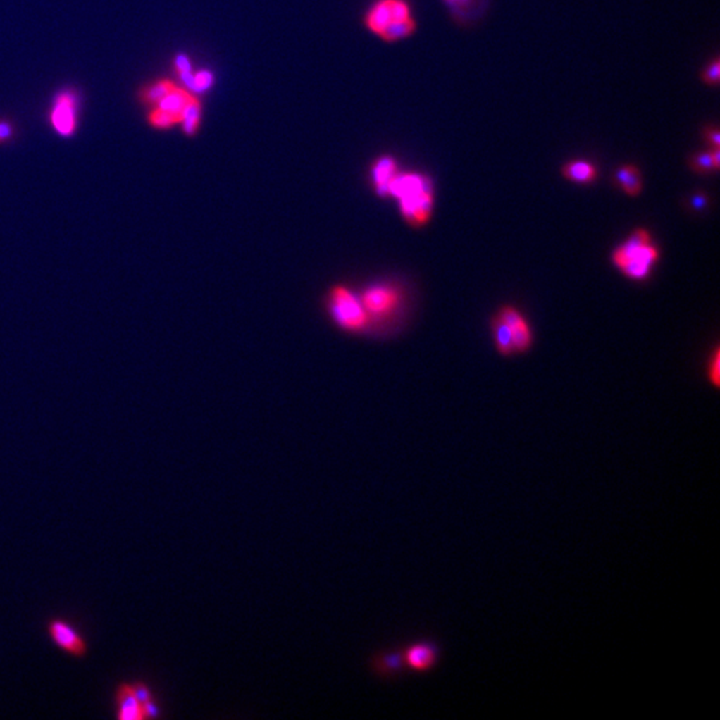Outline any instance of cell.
Masks as SVG:
<instances>
[{
	"instance_id": "obj_9",
	"label": "cell",
	"mask_w": 720,
	"mask_h": 720,
	"mask_svg": "<svg viewBox=\"0 0 720 720\" xmlns=\"http://www.w3.org/2000/svg\"><path fill=\"white\" fill-rule=\"evenodd\" d=\"M397 175V163L391 158H383L375 164L373 170V186L376 194L385 198L388 194V185Z\"/></svg>"
},
{
	"instance_id": "obj_8",
	"label": "cell",
	"mask_w": 720,
	"mask_h": 720,
	"mask_svg": "<svg viewBox=\"0 0 720 720\" xmlns=\"http://www.w3.org/2000/svg\"><path fill=\"white\" fill-rule=\"evenodd\" d=\"M116 705H118V718L119 719H144L143 705L137 700L134 688H132V684L123 683L118 687Z\"/></svg>"
},
{
	"instance_id": "obj_4",
	"label": "cell",
	"mask_w": 720,
	"mask_h": 720,
	"mask_svg": "<svg viewBox=\"0 0 720 720\" xmlns=\"http://www.w3.org/2000/svg\"><path fill=\"white\" fill-rule=\"evenodd\" d=\"M659 261V249L646 230H636L614 251L612 261L633 280H645Z\"/></svg>"
},
{
	"instance_id": "obj_6",
	"label": "cell",
	"mask_w": 720,
	"mask_h": 720,
	"mask_svg": "<svg viewBox=\"0 0 720 720\" xmlns=\"http://www.w3.org/2000/svg\"><path fill=\"white\" fill-rule=\"evenodd\" d=\"M49 633L56 646L74 655L75 658H83L87 654L86 640L68 621L62 619L51 621L49 623Z\"/></svg>"
},
{
	"instance_id": "obj_5",
	"label": "cell",
	"mask_w": 720,
	"mask_h": 720,
	"mask_svg": "<svg viewBox=\"0 0 720 720\" xmlns=\"http://www.w3.org/2000/svg\"><path fill=\"white\" fill-rule=\"evenodd\" d=\"M79 111H80L79 94L73 88L59 91L55 95L51 106L49 116L51 127L61 137H74L79 125Z\"/></svg>"
},
{
	"instance_id": "obj_19",
	"label": "cell",
	"mask_w": 720,
	"mask_h": 720,
	"mask_svg": "<svg viewBox=\"0 0 720 720\" xmlns=\"http://www.w3.org/2000/svg\"><path fill=\"white\" fill-rule=\"evenodd\" d=\"M412 30H414V22H412L410 18H409V19H406V20L391 22V23L387 25L385 30L380 32V35L385 37V39L394 40V39H399V37H407V35H410Z\"/></svg>"
},
{
	"instance_id": "obj_10",
	"label": "cell",
	"mask_w": 720,
	"mask_h": 720,
	"mask_svg": "<svg viewBox=\"0 0 720 720\" xmlns=\"http://www.w3.org/2000/svg\"><path fill=\"white\" fill-rule=\"evenodd\" d=\"M491 328H492V336H494L495 346H497L499 354L503 356H511V355L516 354L512 333H511L507 323L500 316L497 315L494 318Z\"/></svg>"
},
{
	"instance_id": "obj_15",
	"label": "cell",
	"mask_w": 720,
	"mask_h": 720,
	"mask_svg": "<svg viewBox=\"0 0 720 720\" xmlns=\"http://www.w3.org/2000/svg\"><path fill=\"white\" fill-rule=\"evenodd\" d=\"M175 87H176V85L173 83L171 80H167V79L158 80V82H155L152 85H149V86H144V87L142 88L139 91V99H140L142 103L156 106Z\"/></svg>"
},
{
	"instance_id": "obj_20",
	"label": "cell",
	"mask_w": 720,
	"mask_h": 720,
	"mask_svg": "<svg viewBox=\"0 0 720 720\" xmlns=\"http://www.w3.org/2000/svg\"><path fill=\"white\" fill-rule=\"evenodd\" d=\"M16 137V125L10 119H0V146L11 143Z\"/></svg>"
},
{
	"instance_id": "obj_11",
	"label": "cell",
	"mask_w": 720,
	"mask_h": 720,
	"mask_svg": "<svg viewBox=\"0 0 720 720\" xmlns=\"http://www.w3.org/2000/svg\"><path fill=\"white\" fill-rule=\"evenodd\" d=\"M436 652L435 648L430 645H415L411 646L407 651L404 659L409 664V667L414 670H427L434 664Z\"/></svg>"
},
{
	"instance_id": "obj_12",
	"label": "cell",
	"mask_w": 720,
	"mask_h": 720,
	"mask_svg": "<svg viewBox=\"0 0 720 720\" xmlns=\"http://www.w3.org/2000/svg\"><path fill=\"white\" fill-rule=\"evenodd\" d=\"M615 180L630 197H638L642 191V176L635 166H624L615 174Z\"/></svg>"
},
{
	"instance_id": "obj_25",
	"label": "cell",
	"mask_w": 720,
	"mask_h": 720,
	"mask_svg": "<svg viewBox=\"0 0 720 720\" xmlns=\"http://www.w3.org/2000/svg\"><path fill=\"white\" fill-rule=\"evenodd\" d=\"M719 77L720 63L719 61H715V62L712 63V64L708 67L707 70H706V73L703 75V79H705L707 83H709V85H716V83L719 82Z\"/></svg>"
},
{
	"instance_id": "obj_3",
	"label": "cell",
	"mask_w": 720,
	"mask_h": 720,
	"mask_svg": "<svg viewBox=\"0 0 720 720\" xmlns=\"http://www.w3.org/2000/svg\"><path fill=\"white\" fill-rule=\"evenodd\" d=\"M373 331L388 328L397 322L404 306V291L400 283L390 279L370 282L358 291Z\"/></svg>"
},
{
	"instance_id": "obj_27",
	"label": "cell",
	"mask_w": 720,
	"mask_h": 720,
	"mask_svg": "<svg viewBox=\"0 0 720 720\" xmlns=\"http://www.w3.org/2000/svg\"><path fill=\"white\" fill-rule=\"evenodd\" d=\"M175 66L178 68V73H186V71H191V64L188 58L185 55H178L176 59H175Z\"/></svg>"
},
{
	"instance_id": "obj_23",
	"label": "cell",
	"mask_w": 720,
	"mask_h": 720,
	"mask_svg": "<svg viewBox=\"0 0 720 720\" xmlns=\"http://www.w3.org/2000/svg\"><path fill=\"white\" fill-rule=\"evenodd\" d=\"M194 79H195V91L197 92L209 89L213 83V76L209 71H200L198 74L194 75Z\"/></svg>"
},
{
	"instance_id": "obj_28",
	"label": "cell",
	"mask_w": 720,
	"mask_h": 720,
	"mask_svg": "<svg viewBox=\"0 0 720 720\" xmlns=\"http://www.w3.org/2000/svg\"><path fill=\"white\" fill-rule=\"evenodd\" d=\"M711 140H712V143H714V146H715V147H718V146H719V132H718L716 130L711 132Z\"/></svg>"
},
{
	"instance_id": "obj_2",
	"label": "cell",
	"mask_w": 720,
	"mask_h": 720,
	"mask_svg": "<svg viewBox=\"0 0 720 720\" xmlns=\"http://www.w3.org/2000/svg\"><path fill=\"white\" fill-rule=\"evenodd\" d=\"M324 307L333 323L348 335L373 333V324L360 302L358 290L345 283L333 285L325 292Z\"/></svg>"
},
{
	"instance_id": "obj_21",
	"label": "cell",
	"mask_w": 720,
	"mask_h": 720,
	"mask_svg": "<svg viewBox=\"0 0 720 720\" xmlns=\"http://www.w3.org/2000/svg\"><path fill=\"white\" fill-rule=\"evenodd\" d=\"M693 167L699 173H709L712 170H716V166L712 159L711 152L707 154H699L693 161Z\"/></svg>"
},
{
	"instance_id": "obj_13",
	"label": "cell",
	"mask_w": 720,
	"mask_h": 720,
	"mask_svg": "<svg viewBox=\"0 0 720 720\" xmlns=\"http://www.w3.org/2000/svg\"><path fill=\"white\" fill-rule=\"evenodd\" d=\"M563 175L569 180L581 183V185H588L592 183L596 179V168L591 163L576 161V162L569 163L563 168Z\"/></svg>"
},
{
	"instance_id": "obj_18",
	"label": "cell",
	"mask_w": 720,
	"mask_h": 720,
	"mask_svg": "<svg viewBox=\"0 0 720 720\" xmlns=\"http://www.w3.org/2000/svg\"><path fill=\"white\" fill-rule=\"evenodd\" d=\"M149 123L154 128L164 130V128L173 127L176 123H180V118L178 115H175V113L162 110L159 107H155L149 113Z\"/></svg>"
},
{
	"instance_id": "obj_22",
	"label": "cell",
	"mask_w": 720,
	"mask_h": 720,
	"mask_svg": "<svg viewBox=\"0 0 720 720\" xmlns=\"http://www.w3.org/2000/svg\"><path fill=\"white\" fill-rule=\"evenodd\" d=\"M708 378H709V382L715 387H719L720 385V352L719 348L715 349L714 355H712V359L709 361V368H708Z\"/></svg>"
},
{
	"instance_id": "obj_16",
	"label": "cell",
	"mask_w": 720,
	"mask_h": 720,
	"mask_svg": "<svg viewBox=\"0 0 720 720\" xmlns=\"http://www.w3.org/2000/svg\"><path fill=\"white\" fill-rule=\"evenodd\" d=\"M391 22L392 15L390 8V0H383L379 4H376L368 16V25L378 34H380Z\"/></svg>"
},
{
	"instance_id": "obj_7",
	"label": "cell",
	"mask_w": 720,
	"mask_h": 720,
	"mask_svg": "<svg viewBox=\"0 0 720 720\" xmlns=\"http://www.w3.org/2000/svg\"><path fill=\"white\" fill-rule=\"evenodd\" d=\"M497 316H500L509 325L512 333L516 352H524L531 347L533 343L531 328L519 311L511 306H506L497 312Z\"/></svg>"
},
{
	"instance_id": "obj_26",
	"label": "cell",
	"mask_w": 720,
	"mask_h": 720,
	"mask_svg": "<svg viewBox=\"0 0 720 720\" xmlns=\"http://www.w3.org/2000/svg\"><path fill=\"white\" fill-rule=\"evenodd\" d=\"M143 714H144V719L158 718L161 715V708L156 705V702L154 699H151V700L146 702L143 705Z\"/></svg>"
},
{
	"instance_id": "obj_17",
	"label": "cell",
	"mask_w": 720,
	"mask_h": 720,
	"mask_svg": "<svg viewBox=\"0 0 720 720\" xmlns=\"http://www.w3.org/2000/svg\"><path fill=\"white\" fill-rule=\"evenodd\" d=\"M200 120V104L197 99H192L182 113V125L187 135L195 134Z\"/></svg>"
},
{
	"instance_id": "obj_24",
	"label": "cell",
	"mask_w": 720,
	"mask_h": 720,
	"mask_svg": "<svg viewBox=\"0 0 720 720\" xmlns=\"http://www.w3.org/2000/svg\"><path fill=\"white\" fill-rule=\"evenodd\" d=\"M132 688H134V693H135V696H137V700H139L142 705H144L146 702H149L151 699H154L152 693H151V690H149L147 684L143 683V682H137V683L132 684Z\"/></svg>"
},
{
	"instance_id": "obj_14",
	"label": "cell",
	"mask_w": 720,
	"mask_h": 720,
	"mask_svg": "<svg viewBox=\"0 0 720 720\" xmlns=\"http://www.w3.org/2000/svg\"><path fill=\"white\" fill-rule=\"evenodd\" d=\"M192 99L194 98L187 91L175 87L155 107H159L162 110H166V111L178 115L180 118V122H182V113H183L185 108L188 106V103Z\"/></svg>"
},
{
	"instance_id": "obj_1",
	"label": "cell",
	"mask_w": 720,
	"mask_h": 720,
	"mask_svg": "<svg viewBox=\"0 0 720 720\" xmlns=\"http://www.w3.org/2000/svg\"><path fill=\"white\" fill-rule=\"evenodd\" d=\"M388 195L397 199L400 216L411 228L421 230L431 222L434 188L428 178L418 174H397L388 185Z\"/></svg>"
}]
</instances>
